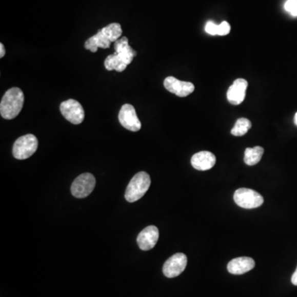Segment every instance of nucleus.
<instances>
[{
	"instance_id": "nucleus-1",
	"label": "nucleus",
	"mask_w": 297,
	"mask_h": 297,
	"mask_svg": "<svg viewBox=\"0 0 297 297\" xmlns=\"http://www.w3.org/2000/svg\"><path fill=\"white\" fill-rule=\"evenodd\" d=\"M24 104V92L19 88H12L4 95L0 104L1 116L12 120L20 113Z\"/></svg>"
},
{
	"instance_id": "nucleus-2",
	"label": "nucleus",
	"mask_w": 297,
	"mask_h": 297,
	"mask_svg": "<svg viewBox=\"0 0 297 297\" xmlns=\"http://www.w3.org/2000/svg\"><path fill=\"white\" fill-rule=\"evenodd\" d=\"M151 184L150 175L146 172H139L131 179L125 192V198L129 203H135L143 197Z\"/></svg>"
},
{
	"instance_id": "nucleus-3",
	"label": "nucleus",
	"mask_w": 297,
	"mask_h": 297,
	"mask_svg": "<svg viewBox=\"0 0 297 297\" xmlns=\"http://www.w3.org/2000/svg\"><path fill=\"white\" fill-rule=\"evenodd\" d=\"M38 141L32 134L23 135L14 142L13 147V155L15 159L24 161L30 158L36 151Z\"/></svg>"
},
{
	"instance_id": "nucleus-4",
	"label": "nucleus",
	"mask_w": 297,
	"mask_h": 297,
	"mask_svg": "<svg viewBox=\"0 0 297 297\" xmlns=\"http://www.w3.org/2000/svg\"><path fill=\"white\" fill-rule=\"evenodd\" d=\"M234 200L239 207L253 209L264 204V197L259 192L249 188H240L234 194Z\"/></svg>"
},
{
	"instance_id": "nucleus-5",
	"label": "nucleus",
	"mask_w": 297,
	"mask_h": 297,
	"mask_svg": "<svg viewBox=\"0 0 297 297\" xmlns=\"http://www.w3.org/2000/svg\"><path fill=\"white\" fill-rule=\"evenodd\" d=\"M96 180L92 173H85L76 177L71 185V193L76 198H85L92 193Z\"/></svg>"
},
{
	"instance_id": "nucleus-6",
	"label": "nucleus",
	"mask_w": 297,
	"mask_h": 297,
	"mask_svg": "<svg viewBox=\"0 0 297 297\" xmlns=\"http://www.w3.org/2000/svg\"><path fill=\"white\" fill-rule=\"evenodd\" d=\"M61 112L72 124L78 125L85 120V110L78 101L69 99L61 104Z\"/></svg>"
},
{
	"instance_id": "nucleus-7",
	"label": "nucleus",
	"mask_w": 297,
	"mask_h": 297,
	"mask_svg": "<svg viewBox=\"0 0 297 297\" xmlns=\"http://www.w3.org/2000/svg\"><path fill=\"white\" fill-rule=\"evenodd\" d=\"M188 264V258L184 253H177L171 256L165 262L163 267V272L169 279H173L180 276L185 270Z\"/></svg>"
},
{
	"instance_id": "nucleus-8",
	"label": "nucleus",
	"mask_w": 297,
	"mask_h": 297,
	"mask_svg": "<svg viewBox=\"0 0 297 297\" xmlns=\"http://www.w3.org/2000/svg\"><path fill=\"white\" fill-rule=\"evenodd\" d=\"M118 119L121 125L128 131L136 132L142 128V123L137 116L135 109L131 104H124L121 108Z\"/></svg>"
},
{
	"instance_id": "nucleus-9",
	"label": "nucleus",
	"mask_w": 297,
	"mask_h": 297,
	"mask_svg": "<svg viewBox=\"0 0 297 297\" xmlns=\"http://www.w3.org/2000/svg\"><path fill=\"white\" fill-rule=\"evenodd\" d=\"M164 86L170 93H174L177 97H184L193 93L195 87L190 82L180 81L173 76H169L164 81Z\"/></svg>"
},
{
	"instance_id": "nucleus-10",
	"label": "nucleus",
	"mask_w": 297,
	"mask_h": 297,
	"mask_svg": "<svg viewBox=\"0 0 297 297\" xmlns=\"http://www.w3.org/2000/svg\"><path fill=\"white\" fill-rule=\"evenodd\" d=\"M159 236L158 228L154 226H147L137 236L138 246L142 250H150L158 242Z\"/></svg>"
},
{
	"instance_id": "nucleus-11",
	"label": "nucleus",
	"mask_w": 297,
	"mask_h": 297,
	"mask_svg": "<svg viewBox=\"0 0 297 297\" xmlns=\"http://www.w3.org/2000/svg\"><path fill=\"white\" fill-rule=\"evenodd\" d=\"M248 82L245 78H237L227 91V99L232 105L242 104L246 96Z\"/></svg>"
},
{
	"instance_id": "nucleus-12",
	"label": "nucleus",
	"mask_w": 297,
	"mask_h": 297,
	"mask_svg": "<svg viewBox=\"0 0 297 297\" xmlns=\"http://www.w3.org/2000/svg\"><path fill=\"white\" fill-rule=\"evenodd\" d=\"M216 162L215 156L210 151H200L194 154L191 159V164L194 169L199 171L211 169Z\"/></svg>"
},
{
	"instance_id": "nucleus-13",
	"label": "nucleus",
	"mask_w": 297,
	"mask_h": 297,
	"mask_svg": "<svg viewBox=\"0 0 297 297\" xmlns=\"http://www.w3.org/2000/svg\"><path fill=\"white\" fill-rule=\"evenodd\" d=\"M255 267L254 260L252 258H236L228 264L227 269L229 272L234 275H242L253 269Z\"/></svg>"
},
{
	"instance_id": "nucleus-14",
	"label": "nucleus",
	"mask_w": 297,
	"mask_h": 297,
	"mask_svg": "<svg viewBox=\"0 0 297 297\" xmlns=\"http://www.w3.org/2000/svg\"><path fill=\"white\" fill-rule=\"evenodd\" d=\"M114 49L116 51L115 54L120 57V59L127 66L132 62L133 58L136 55V51L129 46L128 39L126 36L116 41Z\"/></svg>"
},
{
	"instance_id": "nucleus-15",
	"label": "nucleus",
	"mask_w": 297,
	"mask_h": 297,
	"mask_svg": "<svg viewBox=\"0 0 297 297\" xmlns=\"http://www.w3.org/2000/svg\"><path fill=\"white\" fill-rule=\"evenodd\" d=\"M110 46H111V42L102 32L101 30H99L98 32L95 34L94 36L89 38L85 43V48L93 53L97 52L98 48H109Z\"/></svg>"
},
{
	"instance_id": "nucleus-16",
	"label": "nucleus",
	"mask_w": 297,
	"mask_h": 297,
	"mask_svg": "<svg viewBox=\"0 0 297 297\" xmlns=\"http://www.w3.org/2000/svg\"><path fill=\"white\" fill-rule=\"evenodd\" d=\"M264 149L261 146H255L253 148H247L245 152V164L249 166L257 165L261 161L263 154H264Z\"/></svg>"
},
{
	"instance_id": "nucleus-17",
	"label": "nucleus",
	"mask_w": 297,
	"mask_h": 297,
	"mask_svg": "<svg viewBox=\"0 0 297 297\" xmlns=\"http://www.w3.org/2000/svg\"><path fill=\"white\" fill-rule=\"evenodd\" d=\"M104 66L109 71L116 70L117 72H123L126 70L127 65H126L116 54H113L107 57L104 62Z\"/></svg>"
},
{
	"instance_id": "nucleus-18",
	"label": "nucleus",
	"mask_w": 297,
	"mask_h": 297,
	"mask_svg": "<svg viewBox=\"0 0 297 297\" xmlns=\"http://www.w3.org/2000/svg\"><path fill=\"white\" fill-rule=\"evenodd\" d=\"M102 32L109 39L111 43H116L123 35V29L119 24H111L101 29Z\"/></svg>"
},
{
	"instance_id": "nucleus-19",
	"label": "nucleus",
	"mask_w": 297,
	"mask_h": 297,
	"mask_svg": "<svg viewBox=\"0 0 297 297\" xmlns=\"http://www.w3.org/2000/svg\"><path fill=\"white\" fill-rule=\"evenodd\" d=\"M252 127V123L247 118H240L236 122L234 127L232 128L231 134L234 136H242L245 135Z\"/></svg>"
},
{
	"instance_id": "nucleus-20",
	"label": "nucleus",
	"mask_w": 297,
	"mask_h": 297,
	"mask_svg": "<svg viewBox=\"0 0 297 297\" xmlns=\"http://www.w3.org/2000/svg\"><path fill=\"white\" fill-rule=\"evenodd\" d=\"M285 9L294 17L297 16V0H287L285 4Z\"/></svg>"
},
{
	"instance_id": "nucleus-21",
	"label": "nucleus",
	"mask_w": 297,
	"mask_h": 297,
	"mask_svg": "<svg viewBox=\"0 0 297 297\" xmlns=\"http://www.w3.org/2000/svg\"><path fill=\"white\" fill-rule=\"evenodd\" d=\"M230 32V26L227 22H222V24L218 25L217 35L219 36H226Z\"/></svg>"
},
{
	"instance_id": "nucleus-22",
	"label": "nucleus",
	"mask_w": 297,
	"mask_h": 297,
	"mask_svg": "<svg viewBox=\"0 0 297 297\" xmlns=\"http://www.w3.org/2000/svg\"><path fill=\"white\" fill-rule=\"evenodd\" d=\"M205 30L207 33L210 34L211 36H215L217 35V30H218V25L214 24L213 22H208L207 24H206V27H205Z\"/></svg>"
},
{
	"instance_id": "nucleus-23",
	"label": "nucleus",
	"mask_w": 297,
	"mask_h": 297,
	"mask_svg": "<svg viewBox=\"0 0 297 297\" xmlns=\"http://www.w3.org/2000/svg\"><path fill=\"white\" fill-rule=\"evenodd\" d=\"M291 283H292L294 286H297V268L295 269V272L293 273L292 276H291Z\"/></svg>"
},
{
	"instance_id": "nucleus-24",
	"label": "nucleus",
	"mask_w": 297,
	"mask_h": 297,
	"mask_svg": "<svg viewBox=\"0 0 297 297\" xmlns=\"http://www.w3.org/2000/svg\"><path fill=\"white\" fill-rule=\"evenodd\" d=\"M5 55V46L3 43H0V58H3V57Z\"/></svg>"
},
{
	"instance_id": "nucleus-25",
	"label": "nucleus",
	"mask_w": 297,
	"mask_h": 297,
	"mask_svg": "<svg viewBox=\"0 0 297 297\" xmlns=\"http://www.w3.org/2000/svg\"><path fill=\"white\" fill-rule=\"evenodd\" d=\"M294 121H295V125L297 126V112L295 113V118H294Z\"/></svg>"
}]
</instances>
